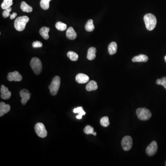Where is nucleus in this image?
Instances as JSON below:
<instances>
[{
	"mask_svg": "<svg viewBox=\"0 0 166 166\" xmlns=\"http://www.w3.org/2000/svg\"><path fill=\"white\" fill-rule=\"evenodd\" d=\"M121 145L123 150L128 151L132 148L133 146V139L129 136L123 137L121 141Z\"/></svg>",
	"mask_w": 166,
	"mask_h": 166,
	"instance_id": "obj_7",
	"label": "nucleus"
},
{
	"mask_svg": "<svg viewBox=\"0 0 166 166\" xmlns=\"http://www.w3.org/2000/svg\"><path fill=\"white\" fill-rule=\"evenodd\" d=\"M84 132L85 134H93L94 132V128L88 125L85 126L84 130Z\"/></svg>",
	"mask_w": 166,
	"mask_h": 166,
	"instance_id": "obj_28",
	"label": "nucleus"
},
{
	"mask_svg": "<svg viewBox=\"0 0 166 166\" xmlns=\"http://www.w3.org/2000/svg\"><path fill=\"white\" fill-rule=\"evenodd\" d=\"M93 135H94V136H96V132H94L93 133Z\"/></svg>",
	"mask_w": 166,
	"mask_h": 166,
	"instance_id": "obj_33",
	"label": "nucleus"
},
{
	"mask_svg": "<svg viewBox=\"0 0 166 166\" xmlns=\"http://www.w3.org/2000/svg\"><path fill=\"white\" fill-rule=\"evenodd\" d=\"M20 96L22 98L21 100V103L23 105H26L31 97L30 92L27 89H23L20 91Z\"/></svg>",
	"mask_w": 166,
	"mask_h": 166,
	"instance_id": "obj_10",
	"label": "nucleus"
},
{
	"mask_svg": "<svg viewBox=\"0 0 166 166\" xmlns=\"http://www.w3.org/2000/svg\"><path fill=\"white\" fill-rule=\"evenodd\" d=\"M12 11V8L11 7L8 8L7 9H5L4 11L2 13V16L4 18H8L9 16L11 15L10 12Z\"/></svg>",
	"mask_w": 166,
	"mask_h": 166,
	"instance_id": "obj_30",
	"label": "nucleus"
},
{
	"mask_svg": "<svg viewBox=\"0 0 166 166\" xmlns=\"http://www.w3.org/2000/svg\"><path fill=\"white\" fill-rule=\"evenodd\" d=\"M98 88V84L96 81L91 80L88 83L86 86V90L88 91H96Z\"/></svg>",
	"mask_w": 166,
	"mask_h": 166,
	"instance_id": "obj_17",
	"label": "nucleus"
},
{
	"mask_svg": "<svg viewBox=\"0 0 166 166\" xmlns=\"http://www.w3.org/2000/svg\"><path fill=\"white\" fill-rule=\"evenodd\" d=\"M10 109V105L6 104L3 102H1L0 103V116L1 117L9 112Z\"/></svg>",
	"mask_w": 166,
	"mask_h": 166,
	"instance_id": "obj_13",
	"label": "nucleus"
},
{
	"mask_svg": "<svg viewBox=\"0 0 166 166\" xmlns=\"http://www.w3.org/2000/svg\"><path fill=\"white\" fill-rule=\"evenodd\" d=\"M29 21V17L27 16L19 17L17 18L15 21L14 26L15 28L18 31H23L25 29L26 25Z\"/></svg>",
	"mask_w": 166,
	"mask_h": 166,
	"instance_id": "obj_2",
	"label": "nucleus"
},
{
	"mask_svg": "<svg viewBox=\"0 0 166 166\" xmlns=\"http://www.w3.org/2000/svg\"><path fill=\"white\" fill-rule=\"evenodd\" d=\"M165 166H166V163H165Z\"/></svg>",
	"mask_w": 166,
	"mask_h": 166,
	"instance_id": "obj_35",
	"label": "nucleus"
},
{
	"mask_svg": "<svg viewBox=\"0 0 166 166\" xmlns=\"http://www.w3.org/2000/svg\"><path fill=\"white\" fill-rule=\"evenodd\" d=\"M66 36L70 40H74L77 38V35L73 28L70 27L66 31Z\"/></svg>",
	"mask_w": 166,
	"mask_h": 166,
	"instance_id": "obj_14",
	"label": "nucleus"
},
{
	"mask_svg": "<svg viewBox=\"0 0 166 166\" xmlns=\"http://www.w3.org/2000/svg\"><path fill=\"white\" fill-rule=\"evenodd\" d=\"M164 59H165V61H166V55L165 56V57H164Z\"/></svg>",
	"mask_w": 166,
	"mask_h": 166,
	"instance_id": "obj_34",
	"label": "nucleus"
},
{
	"mask_svg": "<svg viewBox=\"0 0 166 166\" xmlns=\"http://www.w3.org/2000/svg\"><path fill=\"white\" fill-rule=\"evenodd\" d=\"M60 84H61V79L60 77L57 76L54 77L51 84L49 86L50 93L52 96H55L56 95L58 91H59Z\"/></svg>",
	"mask_w": 166,
	"mask_h": 166,
	"instance_id": "obj_3",
	"label": "nucleus"
},
{
	"mask_svg": "<svg viewBox=\"0 0 166 166\" xmlns=\"http://www.w3.org/2000/svg\"><path fill=\"white\" fill-rule=\"evenodd\" d=\"M110 121L109 118L107 116H104L100 120V124L103 127H106L110 125Z\"/></svg>",
	"mask_w": 166,
	"mask_h": 166,
	"instance_id": "obj_27",
	"label": "nucleus"
},
{
	"mask_svg": "<svg viewBox=\"0 0 166 166\" xmlns=\"http://www.w3.org/2000/svg\"><path fill=\"white\" fill-rule=\"evenodd\" d=\"M156 83L158 85H163L164 88L166 89V77H163L162 79H158L156 80Z\"/></svg>",
	"mask_w": 166,
	"mask_h": 166,
	"instance_id": "obj_29",
	"label": "nucleus"
},
{
	"mask_svg": "<svg viewBox=\"0 0 166 166\" xmlns=\"http://www.w3.org/2000/svg\"><path fill=\"white\" fill-rule=\"evenodd\" d=\"M43 46V43L40 41H35L32 43V47L33 48H40Z\"/></svg>",
	"mask_w": 166,
	"mask_h": 166,
	"instance_id": "obj_31",
	"label": "nucleus"
},
{
	"mask_svg": "<svg viewBox=\"0 0 166 166\" xmlns=\"http://www.w3.org/2000/svg\"><path fill=\"white\" fill-rule=\"evenodd\" d=\"M1 98L3 99H8L11 96V92L3 85H1Z\"/></svg>",
	"mask_w": 166,
	"mask_h": 166,
	"instance_id": "obj_11",
	"label": "nucleus"
},
{
	"mask_svg": "<svg viewBox=\"0 0 166 166\" xmlns=\"http://www.w3.org/2000/svg\"><path fill=\"white\" fill-rule=\"evenodd\" d=\"M117 50V44L114 42L110 43L108 47V51L110 55L115 54Z\"/></svg>",
	"mask_w": 166,
	"mask_h": 166,
	"instance_id": "obj_19",
	"label": "nucleus"
},
{
	"mask_svg": "<svg viewBox=\"0 0 166 166\" xmlns=\"http://www.w3.org/2000/svg\"><path fill=\"white\" fill-rule=\"evenodd\" d=\"M7 79L9 81H21L22 80V76L17 71L9 73L7 76Z\"/></svg>",
	"mask_w": 166,
	"mask_h": 166,
	"instance_id": "obj_9",
	"label": "nucleus"
},
{
	"mask_svg": "<svg viewBox=\"0 0 166 166\" xmlns=\"http://www.w3.org/2000/svg\"><path fill=\"white\" fill-rule=\"evenodd\" d=\"M158 149L157 143L154 141L148 146L146 149V154L149 156H153L156 153Z\"/></svg>",
	"mask_w": 166,
	"mask_h": 166,
	"instance_id": "obj_8",
	"label": "nucleus"
},
{
	"mask_svg": "<svg viewBox=\"0 0 166 166\" xmlns=\"http://www.w3.org/2000/svg\"><path fill=\"white\" fill-rule=\"evenodd\" d=\"M55 27H56V28L60 31H64L65 30H66L67 26L66 24L63 23L62 22L59 21L56 23Z\"/></svg>",
	"mask_w": 166,
	"mask_h": 166,
	"instance_id": "obj_26",
	"label": "nucleus"
},
{
	"mask_svg": "<svg viewBox=\"0 0 166 166\" xmlns=\"http://www.w3.org/2000/svg\"><path fill=\"white\" fill-rule=\"evenodd\" d=\"M30 65L33 72L36 74L38 75L42 72V64L40 59L38 58H33L31 61Z\"/></svg>",
	"mask_w": 166,
	"mask_h": 166,
	"instance_id": "obj_4",
	"label": "nucleus"
},
{
	"mask_svg": "<svg viewBox=\"0 0 166 166\" xmlns=\"http://www.w3.org/2000/svg\"><path fill=\"white\" fill-rule=\"evenodd\" d=\"M96 50L95 48L94 47H91L88 50L87 55V58L89 60H94L96 56Z\"/></svg>",
	"mask_w": 166,
	"mask_h": 166,
	"instance_id": "obj_16",
	"label": "nucleus"
},
{
	"mask_svg": "<svg viewBox=\"0 0 166 166\" xmlns=\"http://www.w3.org/2000/svg\"><path fill=\"white\" fill-rule=\"evenodd\" d=\"M75 80L79 84H85L89 81V77L84 73H79L76 76Z\"/></svg>",
	"mask_w": 166,
	"mask_h": 166,
	"instance_id": "obj_12",
	"label": "nucleus"
},
{
	"mask_svg": "<svg viewBox=\"0 0 166 166\" xmlns=\"http://www.w3.org/2000/svg\"><path fill=\"white\" fill-rule=\"evenodd\" d=\"M50 28L47 27H43L40 29L39 33L41 36L46 40H47L49 38V32L50 31Z\"/></svg>",
	"mask_w": 166,
	"mask_h": 166,
	"instance_id": "obj_18",
	"label": "nucleus"
},
{
	"mask_svg": "<svg viewBox=\"0 0 166 166\" xmlns=\"http://www.w3.org/2000/svg\"><path fill=\"white\" fill-rule=\"evenodd\" d=\"M147 56L144 54H140L138 56L134 57L132 59V61L134 62H146L148 61Z\"/></svg>",
	"mask_w": 166,
	"mask_h": 166,
	"instance_id": "obj_15",
	"label": "nucleus"
},
{
	"mask_svg": "<svg viewBox=\"0 0 166 166\" xmlns=\"http://www.w3.org/2000/svg\"><path fill=\"white\" fill-rule=\"evenodd\" d=\"M137 118L141 121H147L151 117V111L145 108H139L136 111Z\"/></svg>",
	"mask_w": 166,
	"mask_h": 166,
	"instance_id": "obj_5",
	"label": "nucleus"
},
{
	"mask_svg": "<svg viewBox=\"0 0 166 166\" xmlns=\"http://www.w3.org/2000/svg\"><path fill=\"white\" fill-rule=\"evenodd\" d=\"M35 130L38 136L44 138L47 136V131L43 123H37L35 126Z\"/></svg>",
	"mask_w": 166,
	"mask_h": 166,
	"instance_id": "obj_6",
	"label": "nucleus"
},
{
	"mask_svg": "<svg viewBox=\"0 0 166 166\" xmlns=\"http://www.w3.org/2000/svg\"><path fill=\"white\" fill-rule=\"evenodd\" d=\"M17 13H13V14H12V15H11L10 16V19H11V20H13V19H14L17 16Z\"/></svg>",
	"mask_w": 166,
	"mask_h": 166,
	"instance_id": "obj_32",
	"label": "nucleus"
},
{
	"mask_svg": "<svg viewBox=\"0 0 166 166\" xmlns=\"http://www.w3.org/2000/svg\"><path fill=\"white\" fill-rule=\"evenodd\" d=\"M68 57L72 61H77L79 58V55L75 52L69 51L67 54Z\"/></svg>",
	"mask_w": 166,
	"mask_h": 166,
	"instance_id": "obj_25",
	"label": "nucleus"
},
{
	"mask_svg": "<svg viewBox=\"0 0 166 166\" xmlns=\"http://www.w3.org/2000/svg\"><path fill=\"white\" fill-rule=\"evenodd\" d=\"M146 29L151 31L155 29L157 23L156 18L154 15L151 13H148L145 15L144 18Z\"/></svg>",
	"mask_w": 166,
	"mask_h": 166,
	"instance_id": "obj_1",
	"label": "nucleus"
},
{
	"mask_svg": "<svg viewBox=\"0 0 166 166\" xmlns=\"http://www.w3.org/2000/svg\"><path fill=\"white\" fill-rule=\"evenodd\" d=\"M20 8L24 12L30 13L32 12L33 8L32 7L28 5L25 1H22L20 5Z\"/></svg>",
	"mask_w": 166,
	"mask_h": 166,
	"instance_id": "obj_20",
	"label": "nucleus"
},
{
	"mask_svg": "<svg viewBox=\"0 0 166 166\" xmlns=\"http://www.w3.org/2000/svg\"><path fill=\"white\" fill-rule=\"evenodd\" d=\"M51 0H41L40 6L43 10H48L50 8V2Z\"/></svg>",
	"mask_w": 166,
	"mask_h": 166,
	"instance_id": "obj_24",
	"label": "nucleus"
},
{
	"mask_svg": "<svg viewBox=\"0 0 166 166\" xmlns=\"http://www.w3.org/2000/svg\"><path fill=\"white\" fill-rule=\"evenodd\" d=\"M73 113H77L79 114V115L76 116L77 119H81L82 118V116L85 115V114H86V113L83 110V107H77V108L74 109L73 110Z\"/></svg>",
	"mask_w": 166,
	"mask_h": 166,
	"instance_id": "obj_21",
	"label": "nucleus"
},
{
	"mask_svg": "<svg viewBox=\"0 0 166 166\" xmlns=\"http://www.w3.org/2000/svg\"><path fill=\"white\" fill-rule=\"evenodd\" d=\"M13 0H4L3 2H2L1 5L2 9H7L8 8L11 7V6L13 4Z\"/></svg>",
	"mask_w": 166,
	"mask_h": 166,
	"instance_id": "obj_23",
	"label": "nucleus"
},
{
	"mask_svg": "<svg viewBox=\"0 0 166 166\" xmlns=\"http://www.w3.org/2000/svg\"><path fill=\"white\" fill-rule=\"evenodd\" d=\"M85 29L86 31L89 32L92 31L94 30L95 27L93 24V21L91 19L88 21L87 23L85 24Z\"/></svg>",
	"mask_w": 166,
	"mask_h": 166,
	"instance_id": "obj_22",
	"label": "nucleus"
}]
</instances>
